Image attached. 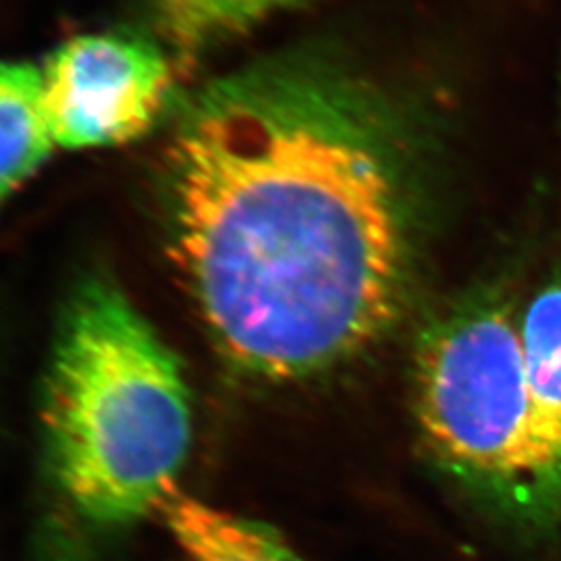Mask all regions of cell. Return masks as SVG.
<instances>
[{"label": "cell", "instance_id": "obj_1", "mask_svg": "<svg viewBox=\"0 0 561 561\" xmlns=\"http://www.w3.org/2000/svg\"><path fill=\"white\" fill-rule=\"evenodd\" d=\"M421 106L335 44L202 88L169 152L171 243L227 360L301 381L400 321L421 259Z\"/></svg>", "mask_w": 561, "mask_h": 561}, {"label": "cell", "instance_id": "obj_2", "mask_svg": "<svg viewBox=\"0 0 561 561\" xmlns=\"http://www.w3.org/2000/svg\"><path fill=\"white\" fill-rule=\"evenodd\" d=\"M55 479L81 518L157 510L192 442L180 362L121 291L88 283L60 333L44 405Z\"/></svg>", "mask_w": 561, "mask_h": 561}, {"label": "cell", "instance_id": "obj_3", "mask_svg": "<svg viewBox=\"0 0 561 561\" xmlns=\"http://www.w3.org/2000/svg\"><path fill=\"white\" fill-rule=\"evenodd\" d=\"M422 442L443 472L530 533L561 518V479L542 449L526 379L520 308L479 291L422 329L412 354Z\"/></svg>", "mask_w": 561, "mask_h": 561}, {"label": "cell", "instance_id": "obj_4", "mask_svg": "<svg viewBox=\"0 0 561 561\" xmlns=\"http://www.w3.org/2000/svg\"><path fill=\"white\" fill-rule=\"evenodd\" d=\"M44 104L59 148H111L141 138L173 94V60L157 42L83 34L41 65Z\"/></svg>", "mask_w": 561, "mask_h": 561}, {"label": "cell", "instance_id": "obj_5", "mask_svg": "<svg viewBox=\"0 0 561 561\" xmlns=\"http://www.w3.org/2000/svg\"><path fill=\"white\" fill-rule=\"evenodd\" d=\"M157 512L187 561H308L264 524L171 486Z\"/></svg>", "mask_w": 561, "mask_h": 561}, {"label": "cell", "instance_id": "obj_6", "mask_svg": "<svg viewBox=\"0 0 561 561\" xmlns=\"http://www.w3.org/2000/svg\"><path fill=\"white\" fill-rule=\"evenodd\" d=\"M55 148L41 65L0 59V202L20 190Z\"/></svg>", "mask_w": 561, "mask_h": 561}, {"label": "cell", "instance_id": "obj_7", "mask_svg": "<svg viewBox=\"0 0 561 561\" xmlns=\"http://www.w3.org/2000/svg\"><path fill=\"white\" fill-rule=\"evenodd\" d=\"M520 337L539 439L561 479V262L522 308Z\"/></svg>", "mask_w": 561, "mask_h": 561}, {"label": "cell", "instance_id": "obj_8", "mask_svg": "<svg viewBox=\"0 0 561 561\" xmlns=\"http://www.w3.org/2000/svg\"><path fill=\"white\" fill-rule=\"evenodd\" d=\"M308 0H148L154 27L181 62L201 59Z\"/></svg>", "mask_w": 561, "mask_h": 561}]
</instances>
